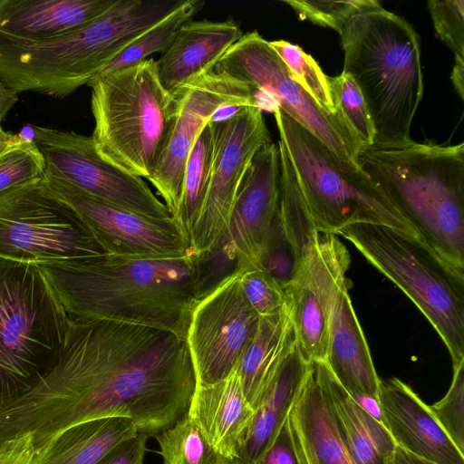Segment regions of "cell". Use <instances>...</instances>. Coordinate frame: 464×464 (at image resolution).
I'll return each instance as SVG.
<instances>
[{
	"mask_svg": "<svg viewBox=\"0 0 464 464\" xmlns=\"http://www.w3.org/2000/svg\"><path fill=\"white\" fill-rule=\"evenodd\" d=\"M126 41L122 24L109 13L48 40L0 34V82L18 94L64 98L96 77L123 51Z\"/></svg>",
	"mask_w": 464,
	"mask_h": 464,
	"instance_id": "9",
	"label": "cell"
},
{
	"mask_svg": "<svg viewBox=\"0 0 464 464\" xmlns=\"http://www.w3.org/2000/svg\"><path fill=\"white\" fill-rule=\"evenodd\" d=\"M72 318L39 266L0 257V409L55 367Z\"/></svg>",
	"mask_w": 464,
	"mask_h": 464,
	"instance_id": "6",
	"label": "cell"
},
{
	"mask_svg": "<svg viewBox=\"0 0 464 464\" xmlns=\"http://www.w3.org/2000/svg\"><path fill=\"white\" fill-rule=\"evenodd\" d=\"M34 452V437L24 435L0 445V464H31Z\"/></svg>",
	"mask_w": 464,
	"mask_h": 464,
	"instance_id": "42",
	"label": "cell"
},
{
	"mask_svg": "<svg viewBox=\"0 0 464 464\" xmlns=\"http://www.w3.org/2000/svg\"><path fill=\"white\" fill-rule=\"evenodd\" d=\"M214 72L246 83L322 141L343 163L358 168L361 144L340 114L324 111L292 78L278 54L257 31L244 34L217 63Z\"/></svg>",
	"mask_w": 464,
	"mask_h": 464,
	"instance_id": "11",
	"label": "cell"
},
{
	"mask_svg": "<svg viewBox=\"0 0 464 464\" xmlns=\"http://www.w3.org/2000/svg\"><path fill=\"white\" fill-rule=\"evenodd\" d=\"M280 154L273 141L254 156L239 185L219 247L235 272L259 268L277 216L280 198Z\"/></svg>",
	"mask_w": 464,
	"mask_h": 464,
	"instance_id": "17",
	"label": "cell"
},
{
	"mask_svg": "<svg viewBox=\"0 0 464 464\" xmlns=\"http://www.w3.org/2000/svg\"><path fill=\"white\" fill-rule=\"evenodd\" d=\"M243 32L234 19L185 23L169 48L155 61L163 87L175 94L213 72L217 63Z\"/></svg>",
	"mask_w": 464,
	"mask_h": 464,
	"instance_id": "20",
	"label": "cell"
},
{
	"mask_svg": "<svg viewBox=\"0 0 464 464\" xmlns=\"http://www.w3.org/2000/svg\"><path fill=\"white\" fill-rule=\"evenodd\" d=\"M23 136L10 131H5L2 127H0V154L10 146L21 140Z\"/></svg>",
	"mask_w": 464,
	"mask_h": 464,
	"instance_id": "47",
	"label": "cell"
},
{
	"mask_svg": "<svg viewBox=\"0 0 464 464\" xmlns=\"http://www.w3.org/2000/svg\"><path fill=\"white\" fill-rule=\"evenodd\" d=\"M92 89V135L109 162L149 180L169 143L179 99L161 84L153 58L101 73Z\"/></svg>",
	"mask_w": 464,
	"mask_h": 464,
	"instance_id": "5",
	"label": "cell"
},
{
	"mask_svg": "<svg viewBox=\"0 0 464 464\" xmlns=\"http://www.w3.org/2000/svg\"><path fill=\"white\" fill-rule=\"evenodd\" d=\"M239 274L244 295L259 316L273 314L284 305V288L267 272L254 268Z\"/></svg>",
	"mask_w": 464,
	"mask_h": 464,
	"instance_id": "37",
	"label": "cell"
},
{
	"mask_svg": "<svg viewBox=\"0 0 464 464\" xmlns=\"http://www.w3.org/2000/svg\"><path fill=\"white\" fill-rule=\"evenodd\" d=\"M343 72L367 107L375 146L411 140V126L423 94L419 37L403 18L382 6L351 17L340 35Z\"/></svg>",
	"mask_w": 464,
	"mask_h": 464,
	"instance_id": "4",
	"label": "cell"
},
{
	"mask_svg": "<svg viewBox=\"0 0 464 464\" xmlns=\"http://www.w3.org/2000/svg\"><path fill=\"white\" fill-rule=\"evenodd\" d=\"M289 418L304 464H355L339 435L313 362Z\"/></svg>",
	"mask_w": 464,
	"mask_h": 464,
	"instance_id": "25",
	"label": "cell"
},
{
	"mask_svg": "<svg viewBox=\"0 0 464 464\" xmlns=\"http://www.w3.org/2000/svg\"><path fill=\"white\" fill-rule=\"evenodd\" d=\"M202 0H184L170 14L128 46L99 74L125 68L148 59L155 53H165L174 42L180 27L204 6Z\"/></svg>",
	"mask_w": 464,
	"mask_h": 464,
	"instance_id": "31",
	"label": "cell"
},
{
	"mask_svg": "<svg viewBox=\"0 0 464 464\" xmlns=\"http://www.w3.org/2000/svg\"><path fill=\"white\" fill-rule=\"evenodd\" d=\"M50 189L78 215L105 253L132 258L176 259L196 255L174 219L158 221L96 198L44 175Z\"/></svg>",
	"mask_w": 464,
	"mask_h": 464,
	"instance_id": "15",
	"label": "cell"
},
{
	"mask_svg": "<svg viewBox=\"0 0 464 464\" xmlns=\"http://www.w3.org/2000/svg\"><path fill=\"white\" fill-rule=\"evenodd\" d=\"M44 161V174L140 216L158 221L174 219L166 205L142 178L103 159L92 136L31 126Z\"/></svg>",
	"mask_w": 464,
	"mask_h": 464,
	"instance_id": "12",
	"label": "cell"
},
{
	"mask_svg": "<svg viewBox=\"0 0 464 464\" xmlns=\"http://www.w3.org/2000/svg\"><path fill=\"white\" fill-rule=\"evenodd\" d=\"M256 464H304L289 415Z\"/></svg>",
	"mask_w": 464,
	"mask_h": 464,
	"instance_id": "40",
	"label": "cell"
},
{
	"mask_svg": "<svg viewBox=\"0 0 464 464\" xmlns=\"http://www.w3.org/2000/svg\"><path fill=\"white\" fill-rule=\"evenodd\" d=\"M179 111L169 143L149 179L172 217L181 198L185 169L195 140L220 105L242 102L261 109L258 93L246 83L211 72L173 94Z\"/></svg>",
	"mask_w": 464,
	"mask_h": 464,
	"instance_id": "18",
	"label": "cell"
},
{
	"mask_svg": "<svg viewBox=\"0 0 464 464\" xmlns=\"http://www.w3.org/2000/svg\"><path fill=\"white\" fill-rule=\"evenodd\" d=\"M216 149V125L208 121L199 131L189 153L181 198L173 216L189 239V234L203 209L209 188Z\"/></svg>",
	"mask_w": 464,
	"mask_h": 464,
	"instance_id": "29",
	"label": "cell"
},
{
	"mask_svg": "<svg viewBox=\"0 0 464 464\" xmlns=\"http://www.w3.org/2000/svg\"><path fill=\"white\" fill-rule=\"evenodd\" d=\"M44 161L33 140L22 138L0 154V194L41 179Z\"/></svg>",
	"mask_w": 464,
	"mask_h": 464,
	"instance_id": "34",
	"label": "cell"
},
{
	"mask_svg": "<svg viewBox=\"0 0 464 464\" xmlns=\"http://www.w3.org/2000/svg\"><path fill=\"white\" fill-rule=\"evenodd\" d=\"M215 125L216 149L209 188L200 216L189 234L196 255L208 253L219 244L252 159L263 146L272 142L262 110L256 106Z\"/></svg>",
	"mask_w": 464,
	"mask_h": 464,
	"instance_id": "16",
	"label": "cell"
},
{
	"mask_svg": "<svg viewBox=\"0 0 464 464\" xmlns=\"http://www.w3.org/2000/svg\"><path fill=\"white\" fill-rule=\"evenodd\" d=\"M40 267L72 317L148 326L186 339L198 299V255L144 259L102 253Z\"/></svg>",
	"mask_w": 464,
	"mask_h": 464,
	"instance_id": "2",
	"label": "cell"
},
{
	"mask_svg": "<svg viewBox=\"0 0 464 464\" xmlns=\"http://www.w3.org/2000/svg\"><path fill=\"white\" fill-rule=\"evenodd\" d=\"M450 80L455 87L458 95L464 100V58L455 57Z\"/></svg>",
	"mask_w": 464,
	"mask_h": 464,
	"instance_id": "46",
	"label": "cell"
},
{
	"mask_svg": "<svg viewBox=\"0 0 464 464\" xmlns=\"http://www.w3.org/2000/svg\"><path fill=\"white\" fill-rule=\"evenodd\" d=\"M310 366L295 344L254 410L247 439L232 464H256L289 415Z\"/></svg>",
	"mask_w": 464,
	"mask_h": 464,
	"instance_id": "26",
	"label": "cell"
},
{
	"mask_svg": "<svg viewBox=\"0 0 464 464\" xmlns=\"http://www.w3.org/2000/svg\"><path fill=\"white\" fill-rule=\"evenodd\" d=\"M355 161L420 242L464 269L463 142L370 145L358 150Z\"/></svg>",
	"mask_w": 464,
	"mask_h": 464,
	"instance_id": "3",
	"label": "cell"
},
{
	"mask_svg": "<svg viewBox=\"0 0 464 464\" xmlns=\"http://www.w3.org/2000/svg\"><path fill=\"white\" fill-rule=\"evenodd\" d=\"M102 253L44 177L0 194V257L41 266Z\"/></svg>",
	"mask_w": 464,
	"mask_h": 464,
	"instance_id": "10",
	"label": "cell"
},
{
	"mask_svg": "<svg viewBox=\"0 0 464 464\" xmlns=\"http://www.w3.org/2000/svg\"><path fill=\"white\" fill-rule=\"evenodd\" d=\"M283 3L290 5L300 19L334 29L340 35L351 17L382 6L374 0H284Z\"/></svg>",
	"mask_w": 464,
	"mask_h": 464,
	"instance_id": "35",
	"label": "cell"
},
{
	"mask_svg": "<svg viewBox=\"0 0 464 464\" xmlns=\"http://www.w3.org/2000/svg\"><path fill=\"white\" fill-rule=\"evenodd\" d=\"M17 101L18 93L0 82V125Z\"/></svg>",
	"mask_w": 464,
	"mask_h": 464,
	"instance_id": "44",
	"label": "cell"
},
{
	"mask_svg": "<svg viewBox=\"0 0 464 464\" xmlns=\"http://www.w3.org/2000/svg\"><path fill=\"white\" fill-rule=\"evenodd\" d=\"M430 409L452 442L464 453V362L453 367L449 391Z\"/></svg>",
	"mask_w": 464,
	"mask_h": 464,
	"instance_id": "36",
	"label": "cell"
},
{
	"mask_svg": "<svg viewBox=\"0 0 464 464\" xmlns=\"http://www.w3.org/2000/svg\"><path fill=\"white\" fill-rule=\"evenodd\" d=\"M274 114L279 140L318 232L337 236L346 227L362 223L385 226L420 240L413 227L362 170L343 163L279 107Z\"/></svg>",
	"mask_w": 464,
	"mask_h": 464,
	"instance_id": "7",
	"label": "cell"
},
{
	"mask_svg": "<svg viewBox=\"0 0 464 464\" xmlns=\"http://www.w3.org/2000/svg\"><path fill=\"white\" fill-rule=\"evenodd\" d=\"M333 102L353 135L362 147L373 144L374 129L364 99L352 78L346 72L335 77L327 76Z\"/></svg>",
	"mask_w": 464,
	"mask_h": 464,
	"instance_id": "33",
	"label": "cell"
},
{
	"mask_svg": "<svg viewBox=\"0 0 464 464\" xmlns=\"http://www.w3.org/2000/svg\"><path fill=\"white\" fill-rule=\"evenodd\" d=\"M318 242L328 310L325 363L350 396L378 398L380 378L348 293L349 252L334 234L319 233Z\"/></svg>",
	"mask_w": 464,
	"mask_h": 464,
	"instance_id": "14",
	"label": "cell"
},
{
	"mask_svg": "<svg viewBox=\"0 0 464 464\" xmlns=\"http://www.w3.org/2000/svg\"><path fill=\"white\" fill-rule=\"evenodd\" d=\"M196 386L186 339L148 326L72 318L55 367L0 409V445L32 435L34 448L89 420L124 417L156 436L188 409Z\"/></svg>",
	"mask_w": 464,
	"mask_h": 464,
	"instance_id": "1",
	"label": "cell"
},
{
	"mask_svg": "<svg viewBox=\"0 0 464 464\" xmlns=\"http://www.w3.org/2000/svg\"><path fill=\"white\" fill-rule=\"evenodd\" d=\"M186 414L217 451L234 460L247 439L254 410L235 371L218 382L196 384Z\"/></svg>",
	"mask_w": 464,
	"mask_h": 464,
	"instance_id": "22",
	"label": "cell"
},
{
	"mask_svg": "<svg viewBox=\"0 0 464 464\" xmlns=\"http://www.w3.org/2000/svg\"><path fill=\"white\" fill-rule=\"evenodd\" d=\"M259 319L244 295L239 272L226 276L196 301L186 336L196 384L218 382L236 371Z\"/></svg>",
	"mask_w": 464,
	"mask_h": 464,
	"instance_id": "13",
	"label": "cell"
},
{
	"mask_svg": "<svg viewBox=\"0 0 464 464\" xmlns=\"http://www.w3.org/2000/svg\"><path fill=\"white\" fill-rule=\"evenodd\" d=\"M351 397L363 411L384 425L383 415L378 398L364 394H356Z\"/></svg>",
	"mask_w": 464,
	"mask_h": 464,
	"instance_id": "43",
	"label": "cell"
},
{
	"mask_svg": "<svg viewBox=\"0 0 464 464\" xmlns=\"http://www.w3.org/2000/svg\"><path fill=\"white\" fill-rule=\"evenodd\" d=\"M288 68L292 78L329 114H339L333 102L327 75L312 56L303 49L285 40L269 42Z\"/></svg>",
	"mask_w": 464,
	"mask_h": 464,
	"instance_id": "32",
	"label": "cell"
},
{
	"mask_svg": "<svg viewBox=\"0 0 464 464\" xmlns=\"http://www.w3.org/2000/svg\"><path fill=\"white\" fill-rule=\"evenodd\" d=\"M378 399L397 446L435 464H464V453L411 387L398 378L380 379Z\"/></svg>",
	"mask_w": 464,
	"mask_h": 464,
	"instance_id": "19",
	"label": "cell"
},
{
	"mask_svg": "<svg viewBox=\"0 0 464 464\" xmlns=\"http://www.w3.org/2000/svg\"><path fill=\"white\" fill-rule=\"evenodd\" d=\"M387 464H435L427 459L415 456L401 447L396 448Z\"/></svg>",
	"mask_w": 464,
	"mask_h": 464,
	"instance_id": "45",
	"label": "cell"
},
{
	"mask_svg": "<svg viewBox=\"0 0 464 464\" xmlns=\"http://www.w3.org/2000/svg\"><path fill=\"white\" fill-rule=\"evenodd\" d=\"M428 8L440 39L464 58V0H430Z\"/></svg>",
	"mask_w": 464,
	"mask_h": 464,
	"instance_id": "38",
	"label": "cell"
},
{
	"mask_svg": "<svg viewBox=\"0 0 464 464\" xmlns=\"http://www.w3.org/2000/svg\"><path fill=\"white\" fill-rule=\"evenodd\" d=\"M338 235L418 307L444 343L453 367L464 362V269L417 237L385 226L354 224Z\"/></svg>",
	"mask_w": 464,
	"mask_h": 464,
	"instance_id": "8",
	"label": "cell"
},
{
	"mask_svg": "<svg viewBox=\"0 0 464 464\" xmlns=\"http://www.w3.org/2000/svg\"><path fill=\"white\" fill-rule=\"evenodd\" d=\"M319 233L298 261L291 281L284 287L295 345L308 363L325 362L329 345Z\"/></svg>",
	"mask_w": 464,
	"mask_h": 464,
	"instance_id": "21",
	"label": "cell"
},
{
	"mask_svg": "<svg viewBox=\"0 0 464 464\" xmlns=\"http://www.w3.org/2000/svg\"><path fill=\"white\" fill-rule=\"evenodd\" d=\"M138 433L133 421L124 417L84 420L34 448L31 464H95Z\"/></svg>",
	"mask_w": 464,
	"mask_h": 464,
	"instance_id": "28",
	"label": "cell"
},
{
	"mask_svg": "<svg viewBox=\"0 0 464 464\" xmlns=\"http://www.w3.org/2000/svg\"><path fill=\"white\" fill-rule=\"evenodd\" d=\"M297 265L295 253L276 218L261 258L260 267L284 288L292 279Z\"/></svg>",
	"mask_w": 464,
	"mask_h": 464,
	"instance_id": "39",
	"label": "cell"
},
{
	"mask_svg": "<svg viewBox=\"0 0 464 464\" xmlns=\"http://www.w3.org/2000/svg\"><path fill=\"white\" fill-rule=\"evenodd\" d=\"M339 435L355 464H387L396 444L387 428L363 411L325 362H313Z\"/></svg>",
	"mask_w": 464,
	"mask_h": 464,
	"instance_id": "24",
	"label": "cell"
},
{
	"mask_svg": "<svg viewBox=\"0 0 464 464\" xmlns=\"http://www.w3.org/2000/svg\"><path fill=\"white\" fill-rule=\"evenodd\" d=\"M116 0H0V34L48 40L85 26Z\"/></svg>",
	"mask_w": 464,
	"mask_h": 464,
	"instance_id": "23",
	"label": "cell"
},
{
	"mask_svg": "<svg viewBox=\"0 0 464 464\" xmlns=\"http://www.w3.org/2000/svg\"><path fill=\"white\" fill-rule=\"evenodd\" d=\"M149 436L138 433L107 453L95 464H143Z\"/></svg>",
	"mask_w": 464,
	"mask_h": 464,
	"instance_id": "41",
	"label": "cell"
},
{
	"mask_svg": "<svg viewBox=\"0 0 464 464\" xmlns=\"http://www.w3.org/2000/svg\"><path fill=\"white\" fill-rule=\"evenodd\" d=\"M295 344L285 300L276 312L260 316L256 333L236 369L243 394L253 410L261 403L276 371Z\"/></svg>",
	"mask_w": 464,
	"mask_h": 464,
	"instance_id": "27",
	"label": "cell"
},
{
	"mask_svg": "<svg viewBox=\"0 0 464 464\" xmlns=\"http://www.w3.org/2000/svg\"><path fill=\"white\" fill-rule=\"evenodd\" d=\"M155 438L163 464H232L210 445L187 414Z\"/></svg>",
	"mask_w": 464,
	"mask_h": 464,
	"instance_id": "30",
	"label": "cell"
}]
</instances>
